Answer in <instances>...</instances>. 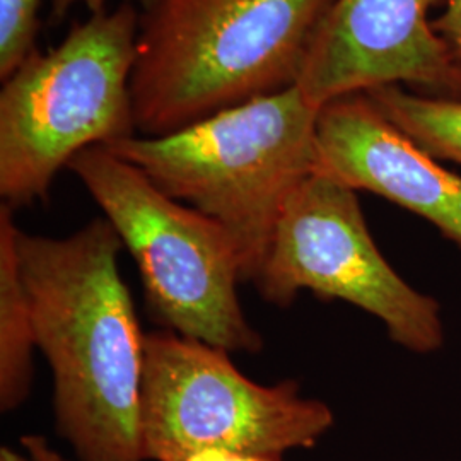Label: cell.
I'll return each instance as SVG.
<instances>
[{"instance_id":"1","label":"cell","mask_w":461,"mask_h":461,"mask_svg":"<svg viewBox=\"0 0 461 461\" xmlns=\"http://www.w3.org/2000/svg\"><path fill=\"white\" fill-rule=\"evenodd\" d=\"M110 221L66 238L16 230L36 348L55 383L57 432L79 461H146L140 386L146 333L139 327Z\"/></svg>"},{"instance_id":"2","label":"cell","mask_w":461,"mask_h":461,"mask_svg":"<svg viewBox=\"0 0 461 461\" xmlns=\"http://www.w3.org/2000/svg\"><path fill=\"white\" fill-rule=\"evenodd\" d=\"M331 0H158L140 11L137 132L158 137L296 86Z\"/></svg>"},{"instance_id":"3","label":"cell","mask_w":461,"mask_h":461,"mask_svg":"<svg viewBox=\"0 0 461 461\" xmlns=\"http://www.w3.org/2000/svg\"><path fill=\"white\" fill-rule=\"evenodd\" d=\"M320 110L293 86L180 131L132 135L106 148L166 195L230 230L243 282H255L287 200L316 171Z\"/></svg>"},{"instance_id":"4","label":"cell","mask_w":461,"mask_h":461,"mask_svg":"<svg viewBox=\"0 0 461 461\" xmlns=\"http://www.w3.org/2000/svg\"><path fill=\"white\" fill-rule=\"evenodd\" d=\"M140 13L129 0L76 23L55 49L32 51L0 89V197L32 207L62 167L137 132L133 67Z\"/></svg>"},{"instance_id":"5","label":"cell","mask_w":461,"mask_h":461,"mask_svg":"<svg viewBox=\"0 0 461 461\" xmlns=\"http://www.w3.org/2000/svg\"><path fill=\"white\" fill-rule=\"evenodd\" d=\"M68 169L132 255L149 310L161 325L228 352L264 348L238 296L243 272L230 230L166 195L108 148L84 149Z\"/></svg>"},{"instance_id":"6","label":"cell","mask_w":461,"mask_h":461,"mask_svg":"<svg viewBox=\"0 0 461 461\" xmlns=\"http://www.w3.org/2000/svg\"><path fill=\"white\" fill-rule=\"evenodd\" d=\"M335 417L296 381L260 384L230 352L175 331L146 333L140 434L146 460L178 461L202 451L284 456L312 447Z\"/></svg>"},{"instance_id":"7","label":"cell","mask_w":461,"mask_h":461,"mask_svg":"<svg viewBox=\"0 0 461 461\" xmlns=\"http://www.w3.org/2000/svg\"><path fill=\"white\" fill-rule=\"evenodd\" d=\"M253 284L280 308L303 291L346 301L381 320L392 342L413 354L445 342L438 301L413 289L383 257L357 192L316 171L287 200Z\"/></svg>"},{"instance_id":"8","label":"cell","mask_w":461,"mask_h":461,"mask_svg":"<svg viewBox=\"0 0 461 461\" xmlns=\"http://www.w3.org/2000/svg\"><path fill=\"white\" fill-rule=\"evenodd\" d=\"M446 0H331L297 87L314 106L384 86H422L461 98V62L429 13Z\"/></svg>"},{"instance_id":"9","label":"cell","mask_w":461,"mask_h":461,"mask_svg":"<svg viewBox=\"0 0 461 461\" xmlns=\"http://www.w3.org/2000/svg\"><path fill=\"white\" fill-rule=\"evenodd\" d=\"M316 173L393 202L461 248L460 175L396 129L366 93L321 106Z\"/></svg>"},{"instance_id":"10","label":"cell","mask_w":461,"mask_h":461,"mask_svg":"<svg viewBox=\"0 0 461 461\" xmlns=\"http://www.w3.org/2000/svg\"><path fill=\"white\" fill-rule=\"evenodd\" d=\"M14 211L0 207V409L13 412L30 396L36 348L30 297L19 270Z\"/></svg>"},{"instance_id":"11","label":"cell","mask_w":461,"mask_h":461,"mask_svg":"<svg viewBox=\"0 0 461 461\" xmlns=\"http://www.w3.org/2000/svg\"><path fill=\"white\" fill-rule=\"evenodd\" d=\"M396 129L432 158L461 165V98L422 96L402 86L366 93Z\"/></svg>"},{"instance_id":"12","label":"cell","mask_w":461,"mask_h":461,"mask_svg":"<svg viewBox=\"0 0 461 461\" xmlns=\"http://www.w3.org/2000/svg\"><path fill=\"white\" fill-rule=\"evenodd\" d=\"M43 0H0V79H7L36 50Z\"/></svg>"},{"instance_id":"13","label":"cell","mask_w":461,"mask_h":461,"mask_svg":"<svg viewBox=\"0 0 461 461\" xmlns=\"http://www.w3.org/2000/svg\"><path fill=\"white\" fill-rule=\"evenodd\" d=\"M434 30L461 62V0H446L445 11L434 23Z\"/></svg>"},{"instance_id":"14","label":"cell","mask_w":461,"mask_h":461,"mask_svg":"<svg viewBox=\"0 0 461 461\" xmlns=\"http://www.w3.org/2000/svg\"><path fill=\"white\" fill-rule=\"evenodd\" d=\"M23 451L32 461H67L59 451H55L49 441L41 436L28 434L21 438Z\"/></svg>"},{"instance_id":"15","label":"cell","mask_w":461,"mask_h":461,"mask_svg":"<svg viewBox=\"0 0 461 461\" xmlns=\"http://www.w3.org/2000/svg\"><path fill=\"white\" fill-rule=\"evenodd\" d=\"M112 0H50V14L55 21H62L74 7H84L91 13L108 9Z\"/></svg>"},{"instance_id":"16","label":"cell","mask_w":461,"mask_h":461,"mask_svg":"<svg viewBox=\"0 0 461 461\" xmlns=\"http://www.w3.org/2000/svg\"><path fill=\"white\" fill-rule=\"evenodd\" d=\"M178 461H282V458L265 455H241L230 451H202Z\"/></svg>"},{"instance_id":"17","label":"cell","mask_w":461,"mask_h":461,"mask_svg":"<svg viewBox=\"0 0 461 461\" xmlns=\"http://www.w3.org/2000/svg\"><path fill=\"white\" fill-rule=\"evenodd\" d=\"M0 461H32L28 458V455L23 451L19 453L11 446H2L0 447Z\"/></svg>"},{"instance_id":"18","label":"cell","mask_w":461,"mask_h":461,"mask_svg":"<svg viewBox=\"0 0 461 461\" xmlns=\"http://www.w3.org/2000/svg\"><path fill=\"white\" fill-rule=\"evenodd\" d=\"M139 2H140V7H142V11H144V9H149L152 4H156L158 0H139Z\"/></svg>"}]
</instances>
